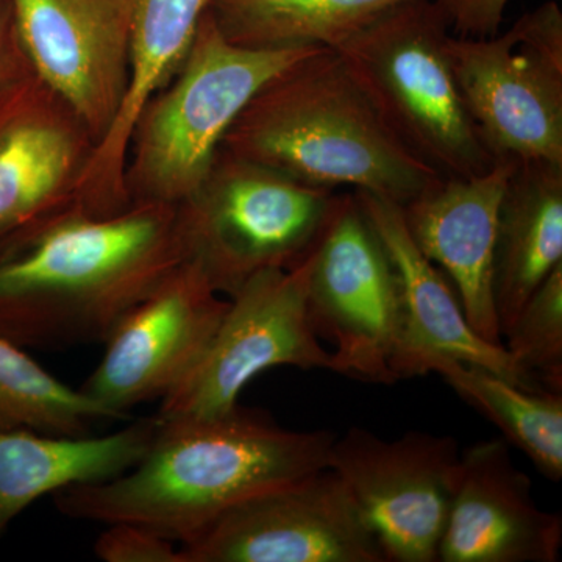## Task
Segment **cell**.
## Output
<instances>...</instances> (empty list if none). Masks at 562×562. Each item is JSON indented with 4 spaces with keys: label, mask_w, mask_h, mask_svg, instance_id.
I'll use <instances>...</instances> for the list:
<instances>
[{
    "label": "cell",
    "mask_w": 562,
    "mask_h": 562,
    "mask_svg": "<svg viewBox=\"0 0 562 562\" xmlns=\"http://www.w3.org/2000/svg\"><path fill=\"white\" fill-rule=\"evenodd\" d=\"M184 260L179 206L81 203L0 257V336L29 350L105 342Z\"/></svg>",
    "instance_id": "obj_1"
},
{
    "label": "cell",
    "mask_w": 562,
    "mask_h": 562,
    "mask_svg": "<svg viewBox=\"0 0 562 562\" xmlns=\"http://www.w3.org/2000/svg\"><path fill=\"white\" fill-rule=\"evenodd\" d=\"M335 439L327 430H286L243 406L216 419L160 417L138 464L52 497L69 519L140 525L184 543L239 503L328 469Z\"/></svg>",
    "instance_id": "obj_2"
},
{
    "label": "cell",
    "mask_w": 562,
    "mask_h": 562,
    "mask_svg": "<svg viewBox=\"0 0 562 562\" xmlns=\"http://www.w3.org/2000/svg\"><path fill=\"white\" fill-rule=\"evenodd\" d=\"M221 150L308 187H347L401 206L439 177L392 135L330 49L269 80L233 122Z\"/></svg>",
    "instance_id": "obj_3"
},
{
    "label": "cell",
    "mask_w": 562,
    "mask_h": 562,
    "mask_svg": "<svg viewBox=\"0 0 562 562\" xmlns=\"http://www.w3.org/2000/svg\"><path fill=\"white\" fill-rule=\"evenodd\" d=\"M317 50L321 47L238 46L225 38L206 10L179 69L133 124L124 166L128 202L187 201L250 99L281 70Z\"/></svg>",
    "instance_id": "obj_4"
},
{
    "label": "cell",
    "mask_w": 562,
    "mask_h": 562,
    "mask_svg": "<svg viewBox=\"0 0 562 562\" xmlns=\"http://www.w3.org/2000/svg\"><path fill=\"white\" fill-rule=\"evenodd\" d=\"M452 33L435 0H409L335 49L384 125L443 179H471L495 158L465 109Z\"/></svg>",
    "instance_id": "obj_5"
},
{
    "label": "cell",
    "mask_w": 562,
    "mask_h": 562,
    "mask_svg": "<svg viewBox=\"0 0 562 562\" xmlns=\"http://www.w3.org/2000/svg\"><path fill=\"white\" fill-rule=\"evenodd\" d=\"M335 192L220 150L179 217L184 260L228 297L255 276L294 268L313 249Z\"/></svg>",
    "instance_id": "obj_6"
},
{
    "label": "cell",
    "mask_w": 562,
    "mask_h": 562,
    "mask_svg": "<svg viewBox=\"0 0 562 562\" xmlns=\"http://www.w3.org/2000/svg\"><path fill=\"white\" fill-rule=\"evenodd\" d=\"M310 251L290 269L255 276L228 308L190 372L161 398V419H216L238 408L244 387L280 366L331 371L306 301Z\"/></svg>",
    "instance_id": "obj_7"
},
{
    "label": "cell",
    "mask_w": 562,
    "mask_h": 562,
    "mask_svg": "<svg viewBox=\"0 0 562 562\" xmlns=\"http://www.w3.org/2000/svg\"><path fill=\"white\" fill-rule=\"evenodd\" d=\"M306 301L317 335L335 344L331 372L397 383L392 358L401 333V286L355 192L338 195L310 250Z\"/></svg>",
    "instance_id": "obj_8"
},
{
    "label": "cell",
    "mask_w": 562,
    "mask_h": 562,
    "mask_svg": "<svg viewBox=\"0 0 562 562\" xmlns=\"http://www.w3.org/2000/svg\"><path fill=\"white\" fill-rule=\"evenodd\" d=\"M338 473L386 562H438L461 471L457 439L409 431L387 441L364 428L336 436Z\"/></svg>",
    "instance_id": "obj_9"
},
{
    "label": "cell",
    "mask_w": 562,
    "mask_h": 562,
    "mask_svg": "<svg viewBox=\"0 0 562 562\" xmlns=\"http://www.w3.org/2000/svg\"><path fill=\"white\" fill-rule=\"evenodd\" d=\"M180 550L184 562H386L331 469L239 503Z\"/></svg>",
    "instance_id": "obj_10"
},
{
    "label": "cell",
    "mask_w": 562,
    "mask_h": 562,
    "mask_svg": "<svg viewBox=\"0 0 562 562\" xmlns=\"http://www.w3.org/2000/svg\"><path fill=\"white\" fill-rule=\"evenodd\" d=\"M228 303L198 266L184 261L122 317L103 342L101 362L80 391L131 419L132 408L165 397L190 372Z\"/></svg>",
    "instance_id": "obj_11"
},
{
    "label": "cell",
    "mask_w": 562,
    "mask_h": 562,
    "mask_svg": "<svg viewBox=\"0 0 562 562\" xmlns=\"http://www.w3.org/2000/svg\"><path fill=\"white\" fill-rule=\"evenodd\" d=\"M11 7L36 77L79 114L99 146L127 91L132 0H11Z\"/></svg>",
    "instance_id": "obj_12"
},
{
    "label": "cell",
    "mask_w": 562,
    "mask_h": 562,
    "mask_svg": "<svg viewBox=\"0 0 562 562\" xmlns=\"http://www.w3.org/2000/svg\"><path fill=\"white\" fill-rule=\"evenodd\" d=\"M465 109L492 157L562 165V61L513 29L487 38L450 35Z\"/></svg>",
    "instance_id": "obj_13"
},
{
    "label": "cell",
    "mask_w": 562,
    "mask_h": 562,
    "mask_svg": "<svg viewBox=\"0 0 562 562\" xmlns=\"http://www.w3.org/2000/svg\"><path fill=\"white\" fill-rule=\"evenodd\" d=\"M95 147L79 114L38 77L0 113V257L81 203Z\"/></svg>",
    "instance_id": "obj_14"
},
{
    "label": "cell",
    "mask_w": 562,
    "mask_h": 562,
    "mask_svg": "<svg viewBox=\"0 0 562 562\" xmlns=\"http://www.w3.org/2000/svg\"><path fill=\"white\" fill-rule=\"evenodd\" d=\"M517 161L497 158L471 179H438L402 206L422 254L438 266L460 297L473 330L503 346L494 299L498 213Z\"/></svg>",
    "instance_id": "obj_15"
},
{
    "label": "cell",
    "mask_w": 562,
    "mask_h": 562,
    "mask_svg": "<svg viewBox=\"0 0 562 562\" xmlns=\"http://www.w3.org/2000/svg\"><path fill=\"white\" fill-rule=\"evenodd\" d=\"M503 438L461 453L460 480L439 543V562H557L561 514L543 512Z\"/></svg>",
    "instance_id": "obj_16"
},
{
    "label": "cell",
    "mask_w": 562,
    "mask_h": 562,
    "mask_svg": "<svg viewBox=\"0 0 562 562\" xmlns=\"http://www.w3.org/2000/svg\"><path fill=\"white\" fill-rule=\"evenodd\" d=\"M397 273L402 319L392 358L395 380L425 375L430 357H449L505 376L528 390V382L501 344L482 338L469 324L460 297L438 266L413 241L398 203L353 191Z\"/></svg>",
    "instance_id": "obj_17"
},
{
    "label": "cell",
    "mask_w": 562,
    "mask_h": 562,
    "mask_svg": "<svg viewBox=\"0 0 562 562\" xmlns=\"http://www.w3.org/2000/svg\"><path fill=\"white\" fill-rule=\"evenodd\" d=\"M209 2L132 0L127 91L81 181L80 201L92 214L109 216L131 205L125 194L124 166L133 124L151 95L179 69Z\"/></svg>",
    "instance_id": "obj_18"
},
{
    "label": "cell",
    "mask_w": 562,
    "mask_h": 562,
    "mask_svg": "<svg viewBox=\"0 0 562 562\" xmlns=\"http://www.w3.org/2000/svg\"><path fill=\"white\" fill-rule=\"evenodd\" d=\"M160 427L144 417L103 436L0 430V538L33 502L70 486L116 479L138 464Z\"/></svg>",
    "instance_id": "obj_19"
},
{
    "label": "cell",
    "mask_w": 562,
    "mask_h": 562,
    "mask_svg": "<svg viewBox=\"0 0 562 562\" xmlns=\"http://www.w3.org/2000/svg\"><path fill=\"white\" fill-rule=\"evenodd\" d=\"M562 262V165L517 162L498 213L494 299L502 339Z\"/></svg>",
    "instance_id": "obj_20"
},
{
    "label": "cell",
    "mask_w": 562,
    "mask_h": 562,
    "mask_svg": "<svg viewBox=\"0 0 562 562\" xmlns=\"http://www.w3.org/2000/svg\"><path fill=\"white\" fill-rule=\"evenodd\" d=\"M409 0H210L225 38L251 49H338Z\"/></svg>",
    "instance_id": "obj_21"
},
{
    "label": "cell",
    "mask_w": 562,
    "mask_h": 562,
    "mask_svg": "<svg viewBox=\"0 0 562 562\" xmlns=\"http://www.w3.org/2000/svg\"><path fill=\"white\" fill-rule=\"evenodd\" d=\"M425 373L435 372L486 417L552 482L562 479V394L528 390L505 376L449 357H430Z\"/></svg>",
    "instance_id": "obj_22"
},
{
    "label": "cell",
    "mask_w": 562,
    "mask_h": 562,
    "mask_svg": "<svg viewBox=\"0 0 562 562\" xmlns=\"http://www.w3.org/2000/svg\"><path fill=\"white\" fill-rule=\"evenodd\" d=\"M117 420L124 419L63 383L27 350L0 336V430L85 436Z\"/></svg>",
    "instance_id": "obj_23"
},
{
    "label": "cell",
    "mask_w": 562,
    "mask_h": 562,
    "mask_svg": "<svg viewBox=\"0 0 562 562\" xmlns=\"http://www.w3.org/2000/svg\"><path fill=\"white\" fill-rule=\"evenodd\" d=\"M503 338L528 382L562 394V262L532 292Z\"/></svg>",
    "instance_id": "obj_24"
},
{
    "label": "cell",
    "mask_w": 562,
    "mask_h": 562,
    "mask_svg": "<svg viewBox=\"0 0 562 562\" xmlns=\"http://www.w3.org/2000/svg\"><path fill=\"white\" fill-rule=\"evenodd\" d=\"M94 542V554L105 562H184L180 547L160 532L135 524H110Z\"/></svg>",
    "instance_id": "obj_25"
},
{
    "label": "cell",
    "mask_w": 562,
    "mask_h": 562,
    "mask_svg": "<svg viewBox=\"0 0 562 562\" xmlns=\"http://www.w3.org/2000/svg\"><path fill=\"white\" fill-rule=\"evenodd\" d=\"M36 79L22 44L11 0H0V113Z\"/></svg>",
    "instance_id": "obj_26"
},
{
    "label": "cell",
    "mask_w": 562,
    "mask_h": 562,
    "mask_svg": "<svg viewBox=\"0 0 562 562\" xmlns=\"http://www.w3.org/2000/svg\"><path fill=\"white\" fill-rule=\"evenodd\" d=\"M449 31L461 38L497 35L509 0H435Z\"/></svg>",
    "instance_id": "obj_27"
}]
</instances>
